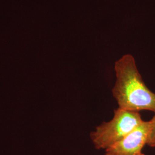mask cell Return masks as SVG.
I'll return each instance as SVG.
<instances>
[{
    "instance_id": "cell-3",
    "label": "cell",
    "mask_w": 155,
    "mask_h": 155,
    "mask_svg": "<svg viewBox=\"0 0 155 155\" xmlns=\"http://www.w3.org/2000/svg\"><path fill=\"white\" fill-rule=\"evenodd\" d=\"M150 121L141 122L123 139L105 150L106 155H140L147 144Z\"/></svg>"
},
{
    "instance_id": "cell-5",
    "label": "cell",
    "mask_w": 155,
    "mask_h": 155,
    "mask_svg": "<svg viewBox=\"0 0 155 155\" xmlns=\"http://www.w3.org/2000/svg\"><path fill=\"white\" fill-rule=\"evenodd\" d=\"M144 155V154H143V153H142V154H141V155Z\"/></svg>"
},
{
    "instance_id": "cell-4",
    "label": "cell",
    "mask_w": 155,
    "mask_h": 155,
    "mask_svg": "<svg viewBox=\"0 0 155 155\" xmlns=\"http://www.w3.org/2000/svg\"><path fill=\"white\" fill-rule=\"evenodd\" d=\"M147 144L151 147H155V116L150 121V132Z\"/></svg>"
},
{
    "instance_id": "cell-1",
    "label": "cell",
    "mask_w": 155,
    "mask_h": 155,
    "mask_svg": "<svg viewBox=\"0 0 155 155\" xmlns=\"http://www.w3.org/2000/svg\"><path fill=\"white\" fill-rule=\"evenodd\" d=\"M116 81L112 89L119 107L139 112L155 113V94L144 83L131 55H125L116 62Z\"/></svg>"
},
{
    "instance_id": "cell-2",
    "label": "cell",
    "mask_w": 155,
    "mask_h": 155,
    "mask_svg": "<svg viewBox=\"0 0 155 155\" xmlns=\"http://www.w3.org/2000/svg\"><path fill=\"white\" fill-rule=\"evenodd\" d=\"M143 121L139 112L118 107L109 122H104L90 134L95 148L106 150L123 139Z\"/></svg>"
}]
</instances>
